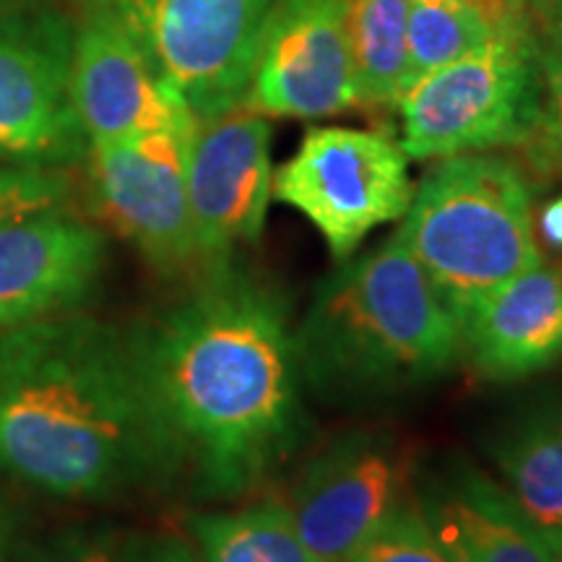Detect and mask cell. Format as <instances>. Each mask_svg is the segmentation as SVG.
<instances>
[{"mask_svg":"<svg viewBox=\"0 0 562 562\" xmlns=\"http://www.w3.org/2000/svg\"><path fill=\"white\" fill-rule=\"evenodd\" d=\"M125 334L195 497H240L290 459L305 427L302 375L286 305L266 281L209 266Z\"/></svg>","mask_w":562,"mask_h":562,"instance_id":"obj_1","label":"cell"},{"mask_svg":"<svg viewBox=\"0 0 562 562\" xmlns=\"http://www.w3.org/2000/svg\"><path fill=\"white\" fill-rule=\"evenodd\" d=\"M0 474L60 501L180 480L125 328L76 311L0 334Z\"/></svg>","mask_w":562,"mask_h":562,"instance_id":"obj_2","label":"cell"},{"mask_svg":"<svg viewBox=\"0 0 562 562\" xmlns=\"http://www.w3.org/2000/svg\"><path fill=\"white\" fill-rule=\"evenodd\" d=\"M294 344L315 396L362 404L446 375L461 328L396 232L321 281Z\"/></svg>","mask_w":562,"mask_h":562,"instance_id":"obj_3","label":"cell"},{"mask_svg":"<svg viewBox=\"0 0 562 562\" xmlns=\"http://www.w3.org/2000/svg\"><path fill=\"white\" fill-rule=\"evenodd\" d=\"M531 206L526 172L495 154H456L422 178L398 235L459 323L505 281L542 263Z\"/></svg>","mask_w":562,"mask_h":562,"instance_id":"obj_4","label":"cell"},{"mask_svg":"<svg viewBox=\"0 0 562 562\" xmlns=\"http://www.w3.org/2000/svg\"><path fill=\"white\" fill-rule=\"evenodd\" d=\"M539 91V40L526 21L404 91L402 149L409 159H446L524 146L537 123Z\"/></svg>","mask_w":562,"mask_h":562,"instance_id":"obj_5","label":"cell"},{"mask_svg":"<svg viewBox=\"0 0 562 562\" xmlns=\"http://www.w3.org/2000/svg\"><path fill=\"white\" fill-rule=\"evenodd\" d=\"M277 0H79L144 53L195 121L245 104L266 19Z\"/></svg>","mask_w":562,"mask_h":562,"instance_id":"obj_6","label":"cell"},{"mask_svg":"<svg viewBox=\"0 0 562 562\" xmlns=\"http://www.w3.org/2000/svg\"><path fill=\"white\" fill-rule=\"evenodd\" d=\"M273 195L297 209L334 258H347L383 224L402 220L414 186L402 144L378 131L311 128L273 178Z\"/></svg>","mask_w":562,"mask_h":562,"instance_id":"obj_7","label":"cell"},{"mask_svg":"<svg viewBox=\"0 0 562 562\" xmlns=\"http://www.w3.org/2000/svg\"><path fill=\"white\" fill-rule=\"evenodd\" d=\"M191 133L89 144V191L97 214L167 279L203 271L188 201Z\"/></svg>","mask_w":562,"mask_h":562,"instance_id":"obj_8","label":"cell"},{"mask_svg":"<svg viewBox=\"0 0 562 562\" xmlns=\"http://www.w3.org/2000/svg\"><path fill=\"white\" fill-rule=\"evenodd\" d=\"M355 104L349 0H277L258 40L245 108L315 121Z\"/></svg>","mask_w":562,"mask_h":562,"instance_id":"obj_9","label":"cell"},{"mask_svg":"<svg viewBox=\"0 0 562 562\" xmlns=\"http://www.w3.org/2000/svg\"><path fill=\"white\" fill-rule=\"evenodd\" d=\"M188 201L203 269L258 243L273 195L271 125L250 108L195 121L188 140Z\"/></svg>","mask_w":562,"mask_h":562,"instance_id":"obj_10","label":"cell"},{"mask_svg":"<svg viewBox=\"0 0 562 562\" xmlns=\"http://www.w3.org/2000/svg\"><path fill=\"white\" fill-rule=\"evenodd\" d=\"M70 66L74 40L63 21H0V159L55 170L89 149Z\"/></svg>","mask_w":562,"mask_h":562,"instance_id":"obj_11","label":"cell"},{"mask_svg":"<svg viewBox=\"0 0 562 562\" xmlns=\"http://www.w3.org/2000/svg\"><path fill=\"white\" fill-rule=\"evenodd\" d=\"M404 463L378 432H347L307 461L290 492L302 542L321 562L344 558L402 503Z\"/></svg>","mask_w":562,"mask_h":562,"instance_id":"obj_12","label":"cell"},{"mask_svg":"<svg viewBox=\"0 0 562 562\" xmlns=\"http://www.w3.org/2000/svg\"><path fill=\"white\" fill-rule=\"evenodd\" d=\"M108 237L63 211L0 222V334L76 313L102 281Z\"/></svg>","mask_w":562,"mask_h":562,"instance_id":"obj_13","label":"cell"},{"mask_svg":"<svg viewBox=\"0 0 562 562\" xmlns=\"http://www.w3.org/2000/svg\"><path fill=\"white\" fill-rule=\"evenodd\" d=\"M70 91L89 144L146 133H193L195 115L110 21L83 16L74 40Z\"/></svg>","mask_w":562,"mask_h":562,"instance_id":"obj_14","label":"cell"},{"mask_svg":"<svg viewBox=\"0 0 562 562\" xmlns=\"http://www.w3.org/2000/svg\"><path fill=\"white\" fill-rule=\"evenodd\" d=\"M461 351L490 381L513 383L562 362V263L505 281L463 315Z\"/></svg>","mask_w":562,"mask_h":562,"instance_id":"obj_15","label":"cell"},{"mask_svg":"<svg viewBox=\"0 0 562 562\" xmlns=\"http://www.w3.org/2000/svg\"><path fill=\"white\" fill-rule=\"evenodd\" d=\"M417 508L451 562H562L503 484L467 461L427 476Z\"/></svg>","mask_w":562,"mask_h":562,"instance_id":"obj_16","label":"cell"},{"mask_svg":"<svg viewBox=\"0 0 562 562\" xmlns=\"http://www.w3.org/2000/svg\"><path fill=\"white\" fill-rule=\"evenodd\" d=\"M490 456L510 501L562 558V398L524 406L492 438Z\"/></svg>","mask_w":562,"mask_h":562,"instance_id":"obj_17","label":"cell"},{"mask_svg":"<svg viewBox=\"0 0 562 562\" xmlns=\"http://www.w3.org/2000/svg\"><path fill=\"white\" fill-rule=\"evenodd\" d=\"M526 21H531L526 0H409L404 91Z\"/></svg>","mask_w":562,"mask_h":562,"instance_id":"obj_18","label":"cell"},{"mask_svg":"<svg viewBox=\"0 0 562 562\" xmlns=\"http://www.w3.org/2000/svg\"><path fill=\"white\" fill-rule=\"evenodd\" d=\"M186 526L203 562H321L302 542L286 503L279 501L193 513Z\"/></svg>","mask_w":562,"mask_h":562,"instance_id":"obj_19","label":"cell"},{"mask_svg":"<svg viewBox=\"0 0 562 562\" xmlns=\"http://www.w3.org/2000/svg\"><path fill=\"white\" fill-rule=\"evenodd\" d=\"M409 0H349L357 102L398 108L406 79Z\"/></svg>","mask_w":562,"mask_h":562,"instance_id":"obj_20","label":"cell"},{"mask_svg":"<svg viewBox=\"0 0 562 562\" xmlns=\"http://www.w3.org/2000/svg\"><path fill=\"white\" fill-rule=\"evenodd\" d=\"M138 533L104 524H74L19 537L5 562H136Z\"/></svg>","mask_w":562,"mask_h":562,"instance_id":"obj_21","label":"cell"},{"mask_svg":"<svg viewBox=\"0 0 562 562\" xmlns=\"http://www.w3.org/2000/svg\"><path fill=\"white\" fill-rule=\"evenodd\" d=\"M344 562H451L419 508L398 503Z\"/></svg>","mask_w":562,"mask_h":562,"instance_id":"obj_22","label":"cell"},{"mask_svg":"<svg viewBox=\"0 0 562 562\" xmlns=\"http://www.w3.org/2000/svg\"><path fill=\"white\" fill-rule=\"evenodd\" d=\"M539 112L524 149L529 151L533 170L562 175V50L539 47Z\"/></svg>","mask_w":562,"mask_h":562,"instance_id":"obj_23","label":"cell"},{"mask_svg":"<svg viewBox=\"0 0 562 562\" xmlns=\"http://www.w3.org/2000/svg\"><path fill=\"white\" fill-rule=\"evenodd\" d=\"M68 195L70 182L58 170L0 161V222L63 206Z\"/></svg>","mask_w":562,"mask_h":562,"instance_id":"obj_24","label":"cell"},{"mask_svg":"<svg viewBox=\"0 0 562 562\" xmlns=\"http://www.w3.org/2000/svg\"><path fill=\"white\" fill-rule=\"evenodd\" d=\"M136 562H203L199 550L178 533H138Z\"/></svg>","mask_w":562,"mask_h":562,"instance_id":"obj_25","label":"cell"},{"mask_svg":"<svg viewBox=\"0 0 562 562\" xmlns=\"http://www.w3.org/2000/svg\"><path fill=\"white\" fill-rule=\"evenodd\" d=\"M539 47L562 50V0H529Z\"/></svg>","mask_w":562,"mask_h":562,"instance_id":"obj_26","label":"cell"},{"mask_svg":"<svg viewBox=\"0 0 562 562\" xmlns=\"http://www.w3.org/2000/svg\"><path fill=\"white\" fill-rule=\"evenodd\" d=\"M21 537V518L13 510V505L0 495V562L9 560V552L16 539Z\"/></svg>","mask_w":562,"mask_h":562,"instance_id":"obj_27","label":"cell"},{"mask_svg":"<svg viewBox=\"0 0 562 562\" xmlns=\"http://www.w3.org/2000/svg\"><path fill=\"white\" fill-rule=\"evenodd\" d=\"M539 232L552 248L562 250V195L552 199L539 214Z\"/></svg>","mask_w":562,"mask_h":562,"instance_id":"obj_28","label":"cell"},{"mask_svg":"<svg viewBox=\"0 0 562 562\" xmlns=\"http://www.w3.org/2000/svg\"><path fill=\"white\" fill-rule=\"evenodd\" d=\"M526 3H529V0H526Z\"/></svg>","mask_w":562,"mask_h":562,"instance_id":"obj_29","label":"cell"}]
</instances>
